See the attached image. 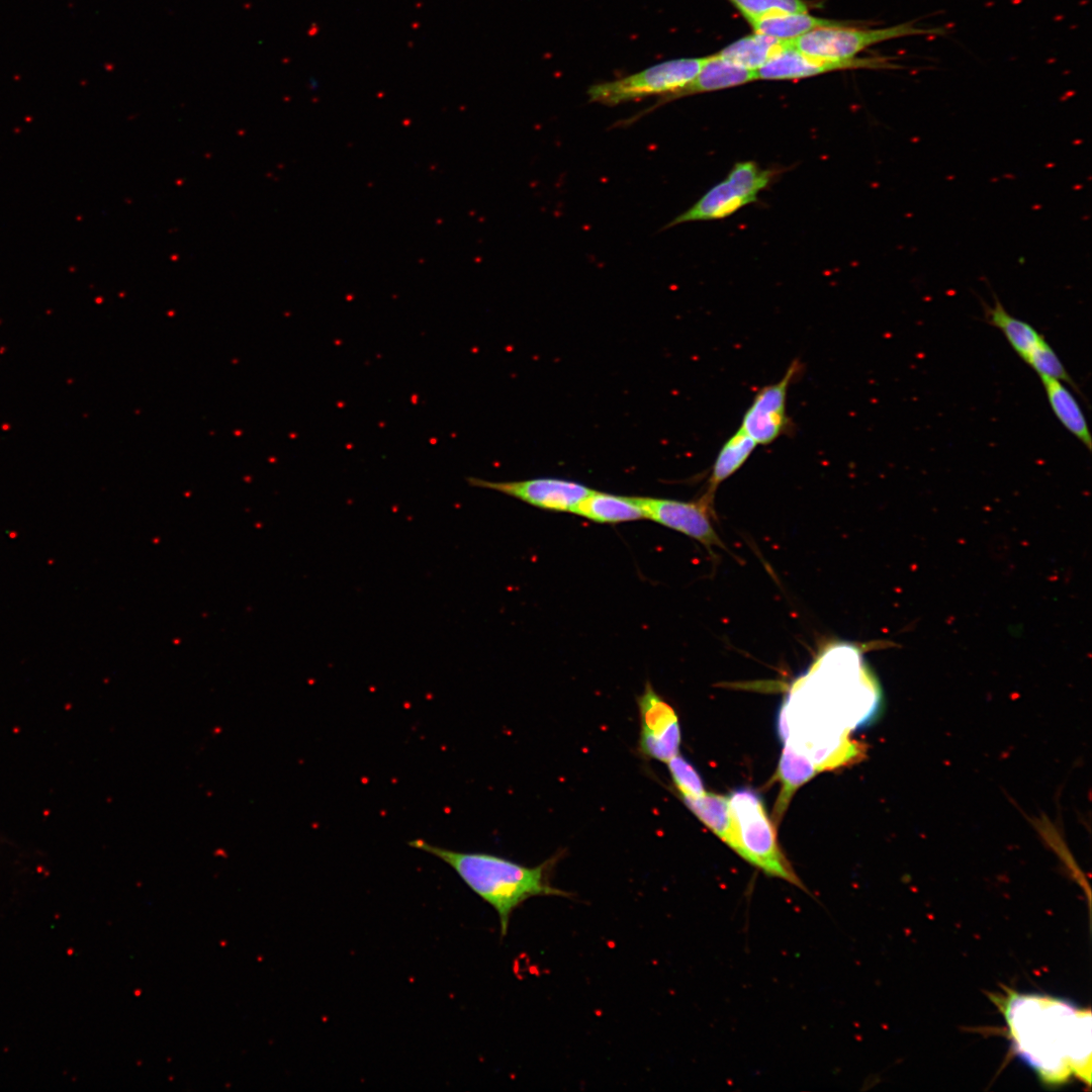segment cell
<instances>
[{"mask_svg":"<svg viewBox=\"0 0 1092 1092\" xmlns=\"http://www.w3.org/2000/svg\"><path fill=\"white\" fill-rule=\"evenodd\" d=\"M824 651L800 676L778 716L784 743L819 768L842 764L856 744L848 732L876 713L880 692L855 646L839 644Z\"/></svg>","mask_w":1092,"mask_h":1092,"instance_id":"obj_1","label":"cell"},{"mask_svg":"<svg viewBox=\"0 0 1092 1092\" xmlns=\"http://www.w3.org/2000/svg\"><path fill=\"white\" fill-rule=\"evenodd\" d=\"M1014 1051L1046 1084L1091 1082L1092 1017L1066 1000L1007 991L996 996Z\"/></svg>","mask_w":1092,"mask_h":1092,"instance_id":"obj_2","label":"cell"},{"mask_svg":"<svg viewBox=\"0 0 1092 1092\" xmlns=\"http://www.w3.org/2000/svg\"><path fill=\"white\" fill-rule=\"evenodd\" d=\"M408 845L447 863L473 893L490 905L498 916L502 937L508 933L513 912L525 901L539 896L572 895L550 882L558 856L527 867L495 854L451 850L424 839H413Z\"/></svg>","mask_w":1092,"mask_h":1092,"instance_id":"obj_3","label":"cell"},{"mask_svg":"<svg viewBox=\"0 0 1092 1092\" xmlns=\"http://www.w3.org/2000/svg\"><path fill=\"white\" fill-rule=\"evenodd\" d=\"M728 802L731 834L727 844L764 874L806 891L779 846L761 795L750 787H741L728 796Z\"/></svg>","mask_w":1092,"mask_h":1092,"instance_id":"obj_4","label":"cell"},{"mask_svg":"<svg viewBox=\"0 0 1092 1092\" xmlns=\"http://www.w3.org/2000/svg\"><path fill=\"white\" fill-rule=\"evenodd\" d=\"M707 57L668 60L621 79L596 83L587 89L590 102L608 106L662 97L689 84L699 73Z\"/></svg>","mask_w":1092,"mask_h":1092,"instance_id":"obj_5","label":"cell"},{"mask_svg":"<svg viewBox=\"0 0 1092 1092\" xmlns=\"http://www.w3.org/2000/svg\"><path fill=\"white\" fill-rule=\"evenodd\" d=\"M776 172L761 169L752 161L736 163L728 176L710 188L694 205L674 217L663 229L679 223L725 218L757 200Z\"/></svg>","mask_w":1092,"mask_h":1092,"instance_id":"obj_6","label":"cell"},{"mask_svg":"<svg viewBox=\"0 0 1092 1092\" xmlns=\"http://www.w3.org/2000/svg\"><path fill=\"white\" fill-rule=\"evenodd\" d=\"M940 28H920L913 23H901L882 28H860L845 24L816 28L791 39V44L804 55L823 60H848L866 49L895 38L911 35L940 34Z\"/></svg>","mask_w":1092,"mask_h":1092,"instance_id":"obj_7","label":"cell"},{"mask_svg":"<svg viewBox=\"0 0 1092 1092\" xmlns=\"http://www.w3.org/2000/svg\"><path fill=\"white\" fill-rule=\"evenodd\" d=\"M640 718L638 749L642 756L667 762L678 754L680 727L674 709L649 681L637 697Z\"/></svg>","mask_w":1092,"mask_h":1092,"instance_id":"obj_8","label":"cell"},{"mask_svg":"<svg viewBox=\"0 0 1092 1092\" xmlns=\"http://www.w3.org/2000/svg\"><path fill=\"white\" fill-rule=\"evenodd\" d=\"M645 519L680 532L710 549L725 548L711 522L713 499L706 494L697 502L658 497H638Z\"/></svg>","mask_w":1092,"mask_h":1092,"instance_id":"obj_9","label":"cell"},{"mask_svg":"<svg viewBox=\"0 0 1092 1092\" xmlns=\"http://www.w3.org/2000/svg\"><path fill=\"white\" fill-rule=\"evenodd\" d=\"M799 366L793 362L778 382L760 388L745 412L740 429L757 445L772 443L788 428L787 395Z\"/></svg>","mask_w":1092,"mask_h":1092,"instance_id":"obj_10","label":"cell"},{"mask_svg":"<svg viewBox=\"0 0 1092 1092\" xmlns=\"http://www.w3.org/2000/svg\"><path fill=\"white\" fill-rule=\"evenodd\" d=\"M466 480L470 486L499 491L534 507L555 512H571L593 490L583 484L558 478L500 482L467 477Z\"/></svg>","mask_w":1092,"mask_h":1092,"instance_id":"obj_11","label":"cell"},{"mask_svg":"<svg viewBox=\"0 0 1092 1092\" xmlns=\"http://www.w3.org/2000/svg\"><path fill=\"white\" fill-rule=\"evenodd\" d=\"M889 57L823 60L802 54L791 40L780 53L755 71L756 80H799L828 72L853 69H897Z\"/></svg>","mask_w":1092,"mask_h":1092,"instance_id":"obj_12","label":"cell"},{"mask_svg":"<svg viewBox=\"0 0 1092 1092\" xmlns=\"http://www.w3.org/2000/svg\"><path fill=\"white\" fill-rule=\"evenodd\" d=\"M755 71L745 69L738 65H735L717 54L707 57L706 62L702 66L697 76L685 87L679 90L659 97L654 105L650 108L638 112L634 116L620 121V125L631 124L636 121L642 115L651 112L658 106H661L667 102L673 101L686 96L706 93L711 91H717L742 85L751 81H755Z\"/></svg>","mask_w":1092,"mask_h":1092,"instance_id":"obj_13","label":"cell"},{"mask_svg":"<svg viewBox=\"0 0 1092 1092\" xmlns=\"http://www.w3.org/2000/svg\"><path fill=\"white\" fill-rule=\"evenodd\" d=\"M570 513L598 523H622L644 519L636 496L592 490Z\"/></svg>","mask_w":1092,"mask_h":1092,"instance_id":"obj_14","label":"cell"},{"mask_svg":"<svg viewBox=\"0 0 1092 1092\" xmlns=\"http://www.w3.org/2000/svg\"><path fill=\"white\" fill-rule=\"evenodd\" d=\"M777 777L781 783L780 794L774 808V820L780 821L798 788L819 772L816 765L804 754L784 744Z\"/></svg>","mask_w":1092,"mask_h":1092,"instance_id":"obj_15","label":"cell"},{"mask_svg":"<svg viewBox=\"0 0 1092 1092\" xmlns=\"http://www.w3.org/2000/svg\"><path fill=\"white\" fill-rule=\"evenodd\" d=\"M1039 377L1055 416L1072 435L1085 445L1088 451H1091L1092 439L1088 424L1073 393L1062 381L1045 376Z\"/></svg>","mask_w":1092,"mask_h":1092,"instance_id":"obj_16","label":"cell"},{"mask_svg":"<svg viewBox=\"0 0 1092 1092\" xmlns=\"http://www.w3.org/2000/svg\"><path fill=\"white\" fill-rule=\"evenodd\" d=\"M789 42L790 40L753 32L731 42L717 55L735 65L756 71L785 49Z\"/></svg>","mask_w":1092,"mask_h":1092,"instance_id":"obj_17","label":"cell"},{"mask_svg":"<svg viewBox=\"0 0 1092 1092\" xmlns=\"http://www.w3.org/2000/svg\"><path fill=\"white\" fill-rule=\"evenodd\" d=\"M989 325L1000 330L1013 350L1024 361L1044 339L1031 325L1011 315L995 297L993 305L984 307Z\"/></svg>","mask_w":1092,"mask_h":1092,"instance_id":"obj_18","label":"cell"},{"mask_svg":"<svg viewBox=\"0 0 1092 1092\" xmlns=\"http://www.w3.org/2000/svg\"><path fill=\"white\" fill-rule=\"evenodd\" d=\"M749 24L755 33L791 40L816 28L839 25L842 22L816 17L808 12H789L770 15Z\"/></svg>","mask_w":1092,"mask_h":1092,"instance_id":"obj_19","label":"cell"},{"mask_svg":"<svg viewBox=\"0 0 1092 1092\" xmlns=\"http://www.w3.org/2000/svg\"><path fill=\"white\" fill-rule=\"evenodd\" d=\"M756 446L753 439L739 428L717 454L705 494L713 498L718 486L741 468Z\"/></svg>","mask_w":1092,"mask_h":1092,"instance_id":"obj_20","label":"cell"},{"mask_svg":"<svg viewBox=\"0 0 1092 1092\" xmlns=\"http://www.w3.org/2000/svg\"><path fill=\"white\" fill-rule=\"evenodd\" d=\"M687 807L724 842L731 834V816L728 797L705 793L698 798H681Z\"/></svg>","mask_w":1092,"mask_h":1092,"instance_id":"obj_21","label":"cell"},{"mask_svg":"<svg viewBox=\"0 0 1092 1092\" xmlns=\"http://www.w3.org/2000/svg\"><path fill=\"white\" fill-rule=\"evenodd\" d=\"M748 23L780 13L808 12L805 0H728Z\"/></svg>","mask_w":1092,"mask_h":1092,"instance_id":"obj_22","label":"cell"},{"mask_svg":"<svg viewBox=\"0 0 1092 1092\" xmlns=\"http://www.w3.org/2000/svg\"><path fill=\"white\" fill-rule=\"evenodd\" d=\"M1025 362L1033 368L1039 376H1045L1068 383L1074 390L1082 395L1078 385L1066 370L1062 361L1043 339L1029 354Z\"/></svg>","mask_w":1092,"mask_h":1092,"instance_id":"obj_23","label":"cell"},{"mask_svg":"<svg viewBox=\"0 0 1092 1092\" xmlns=\"http://www.w3.org/2000/svg\"><path fill=\"white\" fill-rule=\"evenodd\" d=\"M666 763L680 798H698L706 793L700 774L685 757L677 754Z\"/></svg>","mask_w":1092,"mask_h":1092,"instance_id":"obj_24","label":"cell"}]
</instances>
